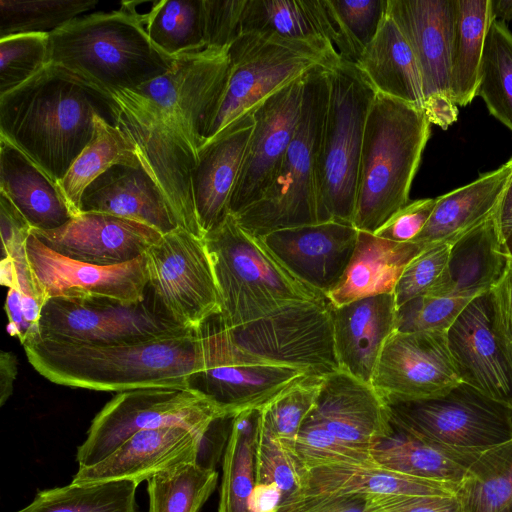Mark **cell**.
I'll list each match as a JSON object with an SVG mask.
<instances>
[{"label": "cell", "mask_w": 512, "mask_h": 512, "mask_svg": "<svg viewBox=\"0 0 512 512\" xmlns=\"http://www.w3.org/2000/svg\"><path fill=\"white\" fill-rule=\"evenodd\" d=\"M423 247L414 242H394L373 233L358 231L351 260L338 284L327 295L334 307L393 293L405 267Z\"/></svg>", "instance_id": "30"}, {"label": "cell", "mask_w": 512, "mask_h": 512, "mask_svg": "<svg viewBox=\"0 0 512 512\" xmlns=\"http://www.w3.org/2000/svg\"><path fill=\"white\" fill-rule=\"evenodd\" d=\"M23 347L34 369L52 383L105 392L187 386L208 364L201 329L121 344L37 338Z\"/></svg>", "instance_id": "2"}, {"label": "cell", "mask_w": 512, "mask_h": 512, "mask_svg": "<svg viewBox=\"0 0 512 512\" xmlns=\"http://www.w3.org/2000/svg\"><path fill=\"white\" fill-rule=\"evenodd\" d=\"M226 418L212 403L187 386L147 387L117 393L94 417L78 447L79 468L93 466L135 433L181 425L204 438Z\"/></svg>", "instance_id": "12"}, {"label": "cell", "mask_w": 512, "mask_h": 512, "mask_svg": "<svg viewBox=\"0 0 512 512\" xmlns=\"http://www.w3.org/2000/svg\"><path fill=\"white\" fill-rule=\"evenodd\" d=\"M81 211L136 221L162 235L179 227L164 195L142 167L109 168L84 190Z\"/></svg>", "instance_id": "27"}, {"label": "cell", "mask_w": 512, "mask_h": 512, "mask_svg": "<svg viewBox=\"0 0 512 512\" xmlns=\"http://www.w3.org/2000/svg\"><path fill=\"white\" fill-rule=\"evenodd\" d=\"M204 241L220 293L217 319L226 329L325 296L296 279L232 214L206 233Z\"/></svg>", "instance_id": "7"}, {"label": "cell", "mask_w": 512, "mask_h": 512, "mask_svg": "<svg viewBox=\"0 0 512 512\" xmlns=\"http://www.w3.org/2000/svg\"><path fill=\"white\" fill-rule=\"evenodd\" d=\"M217 481L218 472L200 461L164 470L147 480L148 512H199Z\"/></svg>", "instance_id": "42"}, {"label": "cell", "mask_w": 512, "mask_h": 512, "mask_svg": "<svg viewBox=\"0 0 512 512\" xmlns=\"http://www.w3.org/2000/svg\"><path fill=\"white\" fill-rule=\"evenodd\" d=\"M32 279L43 304L55 297L108 298L138 303L146 296L145 254L126 263L100 266L66 257L32 233L26 244Z\"/></svg>", "instance_id": "18"}, {"label": "cell", "mask_w": 512, "mask_h": 512, "mask_svg": "<svg viewBox=\"0 0 512 512\" xmlns=\"http://www.w3.org/2000/svg\"><path fill=\"white\" fill-rule=\"evenodd\" d=\"M323 378L307 375L263 406L262 429L292 450L302 424L316 403Z\"/></svg>", "instance_id": "45"}, {"label": "cell", "mask_w": 512, "mask_h": 512, "mask_svg": "<svg viewBox=\"0 0 512 512\" xmlns=\"http://www.w3.org/2000/svg\"><path fill=\"white\" fill-rule=\"evenodd\" d=\"M96 115L112 122L106 99L73 74L47 64L0 96V137L57 183L92 139Z\"/></svg>", "instance_id": "3"}, {"label": "cell", "mask_w": 512, "mask_h": 512, "mask_svg": "<svg viewBox=\"0 0 512 512\" xmlns=\"http://www.w3.org/2000/svg\"><path fill=\"white\" fill-rule=\"evenodd\" d=\"M511 173L510 158L473 182L437 197L428 222L410 242L424 249L434 245H452L496 214Z\"/></svg>", "instance_id": "28"}, {"label": "cell", "mask_w": 512, "mask_h": 512, "mask_svg": "<svg viewBox=\"0 0 512 512\" xmlns=\"http://www.w3.org/2000/svg\"><path fill=\"white\" fill-rule=\"evenodd\" d=\"M389 0H329L343 39L342 60L357 63L375 38Z\"/></svg>", "instance_id": "46"}, {"label": "cell", "mask_w": 512, "mask_h": 512, "mask_svg": "<svg viewBox=\"0 0 512 512\" xmlns=\"http://www.w3.org/2000/svg\"><path fill=\"white\" fill-rule=\"evenodd\" d=\"M357 237L353 225L328 221L281 229L259 238L296 279L326 296L342 278Z\"/></svg>", "instance_id": "20"}, {"label": "cell", "mask_w": 512, "mask_h": 512, "mask_svg": "<svg viewBox=\"0 0 512 512\" xmlns=\"http://www.w3.org/2000/svg\"><path fill=\"white\" fill-rule=\"evenodd\" d=\"M260 422L261 408L248 409L231 418L222 462L218 512H251Z\"/></svg>", "instance_id": "38"}, {"label": "cell", "mask_w": 512, "mask_h": 512, "mask_svg": "<svg viewBox=\"0 0 512 512\" xmlns=\"http://www.w3.org/2000/svg\"><path fill=\"white\" fill-rule=\"evenodd\" d=\"M139 13L151 43L169 58L207 48L204 0L153 1Z\"/></svg>", "instance_id": "39"}, {"label": "cell", "mask_w": 512, "mask_h": 512, "mask_svg": "<svg viewBox=\"0 0 512 512\" xmlns=\"http://www.w3.org/2000/svg\"><path fill=\"white\" fill-rule=\"evenodd\" d=\"M490 0H454L451 94L463 107L477 96L485 40L492 21Z\"/></svg>", "instance_id": "36"}, {"label": "cell", "mask_w": 512, "mask_h": 512, "mask_svg": "<svg viewBox=\"0 0 512 512\" xmlns=\"http://www.w3.org/2000/svg\"><path fill=\"white\" fill-rule=\"evenodd\" d=\"M477 96L512 131V32L498 20L486 36Z\"/></svg>", "instance_id": "43"}, {"label": "cell", "mask_w": 512, "mask_h": 512, "mask_svg": "<svg viewBox=\"0 0 512 512\" xmlns=\"http://www.w3.org/2000/svg\"><path fill=\"white\" fill-rule=\"evenodd\" d=\"M424 110L377 92L368 112L352 225L376 233L409 203L430 137Z\"/></svg>", "instance_id": "5"}, {"label": "cell", "mask_w": 512, "mask_h": 512, "mask_svg": "<svg viewBox=\"0 0 512 512\" xmlns=\"http://www.w3.org/2000/svg\"><path fill=\"white\" fill-rule=\"evenodd\" d=\"M504 248L508 257L512 258V234L504 241Z\"/></svg>", "instance_id": "61"}, {"label": "cell", "mask_w": 512, "mask_h": 512, "mask_svg": "<svg viewBox=\"0 0 512 512\" xmlns=\"http://www.w3.org/2000/svg\"><path fill=\"white\" fill-rule=\"evenodd\" d=\"M204 441L203 436L181 425L142 430L101 462L79 468L72 483L129 480L139 485L164 470L199 461Z\"/></svg>", "instance_id": "23"}, {"label": "cell", "mask_w": 512, "mask_h": 512, "mask_svg": "<svg viewBox=\"0 0 512 512\" xmlns=\"http://www.w3.org/2000/svg\"><path fill=\"white\" fill-rule=\"evenodd\" d=\"M456 497L462 512H512V438L470 464Z\"/></svg>", "instance_id": "40"}, {"label": "cell", "mask_w": 512, "mask_h": 512, "mask_svg": "<svg viewBox=\"0 0 512 512\" xmlns=\"http://www.w3.org/2000/svg\"><path fill=\"white\" fill-rule=\"evenodd\" d=\"M293 452L308 471L337 465H375L370 451L348 446L325 431L303 424L293 445Z\"/></svg>", "instance_id": "50"}, {"label": "cell", "mask_w": 512, "mask_h": 512, "mask_svg": "<svg viewBox=\"0 0 512 512\" xmlns=\"http://www.w3.org/2000/svg\"><path fill=\"white\" fill-rule=\"evenodd\" d=\"M0 192L9 198L32 229H56L72 218L56 183L1 137Z\"/></svg>", "instance_id": "31"}, {"label": "cell", "mask_w": 512, "mask_h": 512, "mask_svg": "<svg viewBox=\"0 0 512 512\" xmlns=\"http://www.w3.org/2000/svg\"><path fill=\"white\" fill-rule=\"evenodd\" d=\"M388 12L415 55L428 120L447 129L458 118L451 94L454 0H389Z\"/></svg>", "instance_id": "15"}, {"label": "cell", "mask_w": 512, "mask_h": 512, "mask_svg": "<svg viewBox=\"0 0 512 512\" xmlns=\"http://www.w3.org/2000/svg\"><path fill=\"white\" fill-rule=\"evenodd\" d=\"M228 55L227 86L205 143L315 66L332 67L341 60L310 44L257 32L242 33Z\"/></svg>", "instance_id": "10"}, {"label": "cell", "mask_w": 512, "mask_h": 512, "mask_svg": "<svg viewBox=\"0 0 512 512\" xmlns=\"http://www.w3.org/2000/svg\"><path fill=\"white\" fill-rule=\"evenodd\" d=\"M229 72L228 48L209 47L175 58L165 74L135 89L94 88L106 99L112 123L133 144L178 226L201 238L192 174Z\"/></svg>", "instance_id": "1"}, {"label": "cell", "mask_w": 512, "mask_h": 512, "mask_svg": "<svg viewBox=\"0 0 512 512\" xmlns=\"http://www.w3.org/2000/svg\"><path fill=\"white\" fill-rule=\"evenodd\" d=\"M496 221L501 239L504 243L512 234V173L497 208Z\"/></svg>", "instance_id": "59"}, {"label": "cell", "mask_w": 512, "mask_h": 512, "mask_svg": "<svg viewBox=\"0 0 512 512\" xmlns=\"http://www.w3.org/2000/svg\"><path fill=\"white\" fill-rule=\"evenodd\" d=\"M329 99L317 160L318 223H353L364 130L377 93L355 63L329 68Z\"/></svg>", "instance_id": "9"}, {"label": "cell", "mask_w": 512, "mask_h": 512, "mask_svg": "<svg viewBox=\"0 0 512 512\" xmlns=\"http://www.w3.org/2000/svg\"><path fill=\"white\" fill-rule=\"evenodd\" d=\"M492 291L501 327L512 343V258H508L505 273Z\"/></svg>", "instance_id": "57"}, {"label": "cell", "mask_w": 512, "mask_h": 512, "mask_svg": "<svg viewBox=\"0 0 512 512\" xmlns=\"http://www.w3.org/2000/svg\"><path fill=\"white\" fill-rule=\"evenodd\" d=\"M303 424L369 451L393 431L383 398L372 385L342 370L324 376L316 403Z\"/></svg>", "instance_id": "21"}, {"label": "cell", "mask_w": 512, "mask_h": 512, "mask_svg": "<svg viewBox=\"0 0 512 512\" xmlns=\"http://www.w3.org/2000/svg\"><path fill=\"white\" fill-rule=\"evenodd\" d=\"M49 34H16L0 39V96L21 86L48 64Z\"/></svg>", "instance_id": "47"}, {"label": "cell", "mask_w": 512, "mask_h": 512, "mask_svg": "<svg viewBox=\"0 0 512 512\" xmlns=\"http://www.w3.org/2000/svg\"><path fill=\"white\" fill-rule=\"evenodd\" d=\"M253 127L251 113L246 114L205 143L199 151L192 174V189L203 236L230 214V199Z\"/></svg>", "instance_id": "25"}, {"label": "cell", "mask_w": 512, "mask_h": 512, "mask_svg": "<svg viewBox=\"0 0 512 512\" xmlns=\"http://www.w3.org/2000/svg\"><path fill=\"white\" fill-rule=\"evenodd\" d=\"M146 292L155 310L173 324L199 331L221 313L220 293L204 238L178 227L145 253Z\"/></svg>", "instance_id": "13"}, {"label": "cell", "mask_w": 512, "mask_h": 512, "mask_svg": "<svg viewBox=\"0 0 512 512\" xmlns=\"http://www.w3.org/2000/svg\"><path fill=\"white\" fill-rule=\"evenodd\" d=\"M201 329L207 344V368L261 363L305 369L320 376L340 370L326 296L294 303L232 329L224 328L216 315Z\"/></svg>", "instance_id": "6"}, {"label": "cell", "mask_w": 512, "mask_h": 512, "mask_svg": "<svg viewBox=\"0 0 512 512\" xmlns=\"http://www.w3.org/2000/svg\"><path fill=\"white\" fill-rule=\"evenodd\" d=\"M450 246L441 244L427 247L409 262L393 292L397 308L428 293L436 285L447 265Z\"/></svg>", "instance_id": "51"}, {"label": "cell", "mask_w": 512, "mask_h": 512, "mask_svg": "<svg viewBox=\"0 0 512 512\" xmlns=\"http://www.w3.org/2000/svg\"><path fill=\"white\" fill-rule=\"evenodd\" d=\"M458 484L400 474L376 465L337 464L307 471L299 491L362 495H455Z\"/></svg>", "instance_id": "33"}, {"label": "cell", "mask_w": 512, "mask_h": 512, "mask_svg": "<svg viewBox=\"0 0 512 512\" xmlns=\"http://www.w3.org/2000/svg\"><path fill=\"white\" fill-rule=\"evenodd\" d=\"M48 50V64L95 89H135L165 74L174 61L151 43L135 1L52 31Z\"/></svg>", "instance_id": "4"}, {"label": "cell", "mask_w": 512, "mask_h": 512, "mask_svg": "<svg viewBox=\"0 0 512 512\" xmlns=\"http://www.w3.org/2000/svg\"><path fill=\"white\" fill-rule=\"evenodd\" d=\"M247 0H204L207 48H228L242 34Z\"/></svg>", "instance_id": "52"}, {"label": "cell", "mask_w": 512, "mask_h": 512, "mask_svg": "<svg viewBox=\"0 0 512 512\" xmlns=\"http://www.w3.org/2000/svg\"><path fill=\"white\" fill-rule=\"evenodd\" d=\"M446 332L394 331L376 363L371 385L385 402L441 396L461 383Z\"/></svg>", "instance_id": "17"}, {"label": "cell", "mask_w": 512, "mask_h": 512, "mask_svg": "<svg viewBox=\"0 0 512 512\" xmlns=\"http://www.w3.org/2000/svg\"><path fill=\"white\" fill-rule=\"evenodd\" d=\"M17 376V358L9 351L0 353V406L10 398L13 393L14 381Z\"/></svg>", "instance_id": "58"}, {"label": "cell", "mask_w": 512, "mask_h": 512, "mask_svg": "<svg viewBox=\"0 0 512 512\" xmlns=\"http://www.w3.org/2000/svg\"><path fill=\"white\" fill-rule=\"evenodd\" d=\"M365 512H462L455 495H367Z\"/></svg>", "instance_id": "54"}, {"label": "cell", "mask_w": 512, "mask_h": 512, "mask_svg": "<svg viewBox=\"0 0 512 512\" xmlns=\"http://www.w3.org/2000/svg\"><path fill=\"white\" fill-rule=\"evenodd\" d=\"M329 68L315 66L304 77L299 121L272 186L259 201L233 215L256 237L318 223L317 160L328 107Z\"/></svg>", "instance_id": "8"}, {"label": "cell", "mask_w": 512, "mask_h": 512, "mask_svg": "<svg viewBox=\"0 0 512 512\" xmlns=\"http://www.w3.org/2000/svg\"><path fill=\"white\" fill-rule=\"evenodd\" d=\"M356 65L377 92L423 110V84L415 55L388 10Z\"/></svg>", "instance_id": "32"}, {"label": "cell", "mask_w": 512, "mask_h": 512, "mask_svg": "<svg viewBox=\"0 0 512 512\" xmlns=\"http://www.w3.org/2000/svg\"><path fill=\"white\" fill-rule=\"evenodd\" d=\"M97 4L95 0H0V39L16 34H49Z\"/></svg>", "instance_id": "44"}, {"label": "cell", "mask_w": 512, "mask_h": 512, "mask_svg": "<svg viewBox=\"0 0 512 512\" xmlns=\"http://www.w3.org/2000/svg\"><path fill=\"white\" fill-rule=\"evenodd\" d=\"M255 472V485L275 487L280 490L285 500L303 488L307 470L292 450L262 429L260 422Z\"/></svg>", "instance_id": "48"}, {"label": "cell", "mask_w": 512, "mask_h": 512, "mask_svg": "<svg viewBox=\"0 0 512 512\" xmlns=\"http://www.w3.org/2000/svg\"><path fill=\"white\" fill-rule=\"evenodd\" d=\"M310 374L305 369L273 364L221 365L194 373L188 378L187 386L226 418H232L242 411L262 408Z\"/></svg>", "instance_id": "26"}, {"label": "cell", "mask_w": 512, "mask_h": 512, "mask_svg": "<svg viewBox=\"0 0 512 512\" xmlns=\"http://www.w3.org/2000/svg\"><path fill=\"white\" fill-rule=\"evenodd\" d=\"M142 167L127 136L101 115L94 118V134L56 185L72 217L82 213L84 190L114 165Z\"/></svg>", "instance_id": "37"}, {"label": "cell", "mask_w": 512, "mask_h": 512, "mask_svg": "<svg viewBox=\"0 0 512 512\" xmlns=\"http://www.w3.org/2000/svg\"><path fill=\"white\" fill-rule=\"evenodd\" d=\"M305 75L250 112L254 127L230 199V214L235 216L259 201L276 179L299 121Z\"/></svg>", "instance_id": "19"}, {"label": "cell", "mask_w": 512, "mask_h": 512, "mask_svg": "<svg viewBox=\"0 0 512 512\" xmlns=\"http://www.w3.org/2000/svg\"><path fill=\"white\" fill-rule=\"evenodd\" d=\"M268 33L337 54L330 41L326 0H247L242 33Z\"/></svg>", "instance_id": "35"}, {"label": "cell", "mask_w": 512, "mask_h": 512, "mask_svg": "<svg viewBox=\"0 0 512 512\" xmlns=\"http://www.w3.org/2000/svg\"><path fill=\"white\" fill-rule=\"evenodd\" d=\"M333 338L340 370L371 385L386 340L396 331L394 293L331 305Z\"/></svg>", "instance_id": "24"}, {"label": "cell", "mask_w": 512, "mask_h": 512, "mask_svg": "<svg viewBox=\"0 0 512 512\" xmlns=\"http://www.w3.org/2000/svg\"><path fill=\"white\" fill-rule=\"evenodd\" d=\"M435 204L436 198H424L409 202L374 234L394 242H410L428 222Z\"/></svg>", "instance_id": "55"}, {"label": "cell", "mask_w": 512, "mask_h": 512, "mask_svg": "<svg viewBox=\"0 0 512 512\" xmlns=\"http://www.w3.org/2000/svg\"><path fill=\"white\" fill-rule=\"evenodd\" d=\"M494 20L506 22L512 20V0H490Z\"/></svg>", "instance_id": "60"}, {"label": "cell", "mask_w": 512, "mask_h": 512, "mask_svg": "<svg viewBox=\"0 0 512 512\" xmlns=\"http://www.w3.org/2000/svg\"><path fill=\"white\" fill-rule=\"evenodd\" d=\"M370 454L378 467L458 485L470 464L480 455L446 449L395 426L391 434L371 447Z\"/></svg>", "instance_id": "34"}, {"label": "cell", "mask_w": 512, "mask_h": 512, "mask_svg": "<svg viewBox=\"0 0 512 512\" xmlns=\"http://www.w3.org/2000/svg\"><path fill=\"white\" fill-rule=\"evenodd\" d=\"M31 233L66 257L100 266L132 261L162 236L145 224L99 212H82L59 228Z\"/></svg>", "instance_id": "22"}, {"label": "cell", "mask_w": 512, "mask_h": 512, "mask_svg": "<svg viewBox=\"0 0 512 512\" xmlns=\"http://www.w3.org/2000/svg\"><path fill=\"white\" fill-rule=\"evenodd\" d=\"M191 332L162 317L147 292L138 303L108 298L48 299L39 320L41 339L88 344H121Z\"/></svg>", "instance_id": "14"}, {"label": "cell", "mask_w": 512, "mask_h": 512, "mask_svg": "<svg viewBox=\"0 0 512 512\" xmlns=\"http://www.w3.org/2000/svg\"><path fill=\"white\" fill-rule=\"evenodd\" d=\"M446 335L460 380L512 407V343L501 327L493 291L473 298Z\"/></svg>", "instance_id": "16"}, {"label": "cell", "mask_w": 512, "mask_h": 512, "mask_svg": "<svg viewBox=\"0 0 512 512\" xmlns=\"http://www.w3.org/2000/svg\"><path fill=\"white\" fill-rule=\"evenodd\" d=\"M0 230L1 258H15L26 254V244L32 227L2 192H0Z\"/></svg>", "instance_id": "56"}, {"label": "cell", "mask_w": 512, "mask_h": 512, "mask_svg": "<svg viewBox=\"0 0 512 512\" xmlns=\"http://www.w3.org/2000/svg\"><path fill=\"white\" fill-rule=\"evenodd\" d=\"M138 484L129 480L76 484L39 491L16 512H141L136 503Z\"/></svg>", "instance_id": "41"}, {"label": "cell", "mask_w": 512, "mask_h": 512, "mask_svg": "<svg viewBox=\"0 0 512 512\" xmlns=\"http://www.w3.org/2000/svg\"><path fill=\"white\" fill-rule=\"evenodd\" d=\"M367 495L298 491L283 500L276 512H365Z\"/></svg>", "instance_id": "53"}, {"label": "cell", "mask_w": 512, "mask_h": 512, "mask_svg": "<svg viewBox=\"0 0 512 512\" xmlns=\"http://www.w3.org/2000/svg\"><path fill=\"white\" fill-rule=\"evenodd\" d=\"M508 258L495 214L450 246L447 265L426 294L473 299L495 287Z\"/></svg>", "instance_id": "29"}, {"label": "cell", "mask_w": 512, "mask_h": 512, "mask_svg": "<svg viewBox=\"0 0 512 512\" xmlns=\"http://www.w3.org/2000/svg\"><path fill=\"white\" fill-rule=\"evenodd\" d=\"M386 404L393 426L452 451L479 455L512 438V407L464 382L438 397Z\"/></svg>", "instance_id": "11"}, {"label": "cell", "mask_w": 512, "mask_h": 512, "mask_svg": "<svg viewBox=\"0 0 512 512\" xmlns=\"http://www.w3.org/2000/svg\"><path fill=\"white\" fill-rule=\"evenodd\" d=\"M472 300L467 297L424 294L397 308L396 331L447 332Z\"/></svg>", "instance_id": "49"}]
</instances>
